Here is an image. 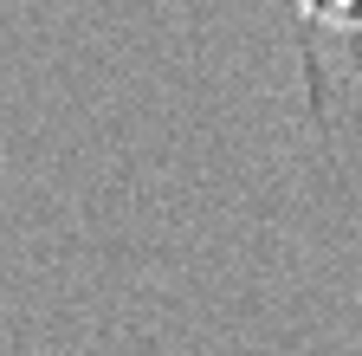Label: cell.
<instances>
[{
  "label": "cell",
  "instance_id": "6da1fadb",
  "mask_svg": "<svg viewBox=\"0 0 362 356\" xmlns=\"http://www.w3.org/2000/svg\"><path fill=\"white\" fill-rule=\"evenodd\" d=\"M317 33H362V0H298Z\"/></svg>",
  "mask_w": 362,
  "mask_h": 356
}]
</instances>
